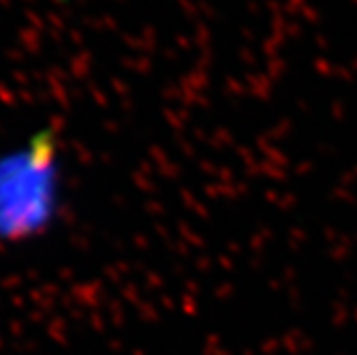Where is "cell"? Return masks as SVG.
<instances>
[{"mask_svg":"<svg viewBox=\"0 0 357 355\" xmlns=\"http://www.w3.org/2000/svg\"><path fill=\"white\" fill-rule=\"evenodd\" d=\"M58 156L52 133L0 156V240H22L41 232L54 216Z\"/></svg>","mask_w":357,"mask_h":355,"instance_id":"1","label":"cell"}]
</instances>
